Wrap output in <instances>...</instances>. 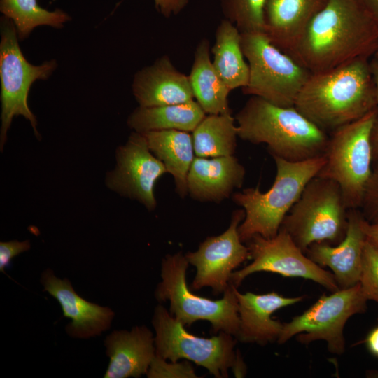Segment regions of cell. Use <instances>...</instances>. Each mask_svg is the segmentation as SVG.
<instances>
[{
    "instance_id": "cell-5",
    "label": "cell",
    "mask_w": 378,
    "mask_h": 378,
    "mask_svg": "<svg viewBox=\"0 0 378 378\" xmlns=\"http://www.w3.org/2000/svg\"><path fill=\"white\" fill-rule=\"evenodd\" d=\"M378 107L329 134L318 176L336 182L349 209H360L372 173L371 132Z\"/></svg>"
},
{
    "instance_id": "cell-30",
    "label": "cell",
    "mask_w": 378,
    "mask_h": 378,
    "mask_svg": "<svg viewBox=\"0 0 378 378\" xmlns=\"http://www.w3.org/2000/svg\"><path fill=\"white\" fill-rule=\"evenodd\" d=\"M146 375L149 378L199 377L187 361L167 363V360L156 355L151 362Z\"/></svg>"
},
{
    "instance_id": "cell-10",
    "label": "cell",
    "mask_w": 378,
    "mask_h": 378,
    "mask_svg": "<svg viewBox=\"0 0 378 378\" xmlns=\"http://www.w3.org/2000/svg\"><path fill=\"white\" fill-rule=\"evenodd\" d=\"M18 38L13 22L3 16L1 18L0 43L1 151L14 116L22 115L29 120L36 136L40 138L36 118L28 106V94L34 82L38 79L46 80L57 66L55 60L46 62L38 66L29 63L23 56Z\"/></svg>"
},
{
    "instance_id": "cell-4",
    "label": "cell",
    "mask_w": 378,
    "mask_h": 378,
    "mask_svg": "<svg viewBox=\"0 0 378 378\" xmlns=\"http://www.w3.org/2000/svg\"><path fill=\"white\" fill-rule=\"evenodd\" d=\"M272 158L276 174L267 192H261L259 187L247 188L232 195V200L245 213L238 227L239 237L244 243L255 234L266 238L276 236L285 216L325 162L324 155L300 162L275 155Z\"/></svg>"
},
{
    "instance_id": "cell-38",
    "label": "cell",
    "mask_w": 378,
    "mask_h": 378,
    "mask_svg": "<svg viewBox=\"0 0 378 378\" xmlns=\"http://www.w3.org/2000/svg\"><path fill=\"white\" fill-rule=\"evenodd\" d=\"M370 66L374 85L377 104L378 106V58L373 56L372 59H370Z\"/></svg>"
},
{
    "instance_id": "cell-1",
    "label": "cell",
    "mask_w": 378,
    "mask_h": 378,
    "mask_svg": "<svg viewBox=\"0 0 378 378\" xmlns=\"http://www.w3.org/2000/svg\"><path fill=\"white\" fill-rule=\"evenodd\" d=\"M378 50V27L357 0H327L308 25L292 57L312 73Z\"/></svg>"
},
{
    "instance_id": "cell-17",
    "label": "cell",
    "mask_w": 378,
    "mask_h": 378,
    "mask_svg": "<svg viewBox=\"0 0 378 378\" xmlns=\"http://www.w3.org/2000/svg\"><path fill=\"white\" fill-rule=\"evenodd\" d=\"M236 295L239 326L235 338L242 343L260 346L277 342L281 335L284 323L274 320L272 315L304 299V296L286 297L274 291L265 294L241 293L237 288Z\"/></svg>"
},
{
    "instance_id": "cell-8",
    "label": "cell",
    "mask_w": 378,
    "mask_h": 378,
    "mask_svg": "<svg viewBox=\"0 0 378 378\" xmlns=\"http://www.w3.org/2000/svg\"><path fill=\"white\" fill-rule=\"evenodd\" d=\"M348 211L339 185L316 176L307 184L281 227L305 253L314 243L339 244L346 235Z\"/></svg>"
},
{
    "instance_id": "cell-22",
    "label": "cell",
    "mask_w": 378,
    "mask_h": 378,
    "mask_svg": "<svg viewBox=\"0 0 378 378\" xmlns=\"http://www.w3.org/2000/svg\"><path fill=\"white\" fill-rule=\"evenodd\" d=\"M153 155L164 165L174 179L181 197L188 195L187 177L195 158L193 139L188 132L167 130L143 134Z\"/></svg>"
},
{
    "instance_id": "cell-31",
    "label": "cell",
    "mask_w": 378,
    "mask_h": 378,
    "mask_svg": "<svg viewBox=\"0 0 378 378\" xmlns=\"http://www.w3.org/2000/svg\"><path fill=\"white\" fill-rule=\"evenodd\" d=\"M370 223H378V162L375 163L359 209Z\"/></svg>"
},
{
    "instance_id": "cell-24",
    "label": "cell",
    "mask_w": 378,
    "mask_h": 378,
    "mask_svg": "<svg viewBox=\"0 0 378 378\" xmlns=\"http://www.w3.org/2000/svg\"><path fill=\"white\" fill-rule=\"evenodd\" d=\"M206 116L196 100L188 102L135 108L129 115L127 125L134 132L177 130L193 132Z\"/></svg>"
},
{
    "instance_id": "cell-28",
    "label": "cell",
    "mask_w": 378,
    "mask_h": 378,
    "mask_svg": "<svg viewBox=\"0 0 378 378\" xmlns=\"http://www.w3.org/2000/svg\"><path fill=\"white\" fill-rule=\"evenodd\" d=\"M267 0H220L225 19L241 33L264 31L265 8Z\"/></svg>"
},
{
    "instance_id": "cell-12",
    "label": "cell",
    "mask_w": 378,
    "mask_h": 378,
    "mask_svg": "<svg viewBox=\"0 0 378 378\" xmlns=\"http://www.w3.org/2000/svg\"><path fill=\"white\" fill-rule=\"evenodd\" d=\"M246 243L252 262L232 272L230 284L236 288L248 276L255 272H267L284 277L309 279L331 292L340 289L332 273L312 260L281 227L273 237L255 234Z\"/></svg>"
},
{
    "instance_id": "cell-29",
    "label": "cell",
    "mask_w": 378,
    "mask_h": 378,
    "mask_svg": "<svg viewBox=\"0 0 378 378\" xmlns=\"http://www.w3.org/2000/svg\"><path fill=\"white\" fill-rule=\"evenodd\" d=\"M359 283L367 300L378 304V248L368 240L363 248Z\"/></svg>"
},
{
    "instance_id": "cell-23",
    "label": "cell",
    "mask_w": 378,
    "mask_h": 378,
    "mask_svg": "<svg viewBox=\"0 0 378 378\" xmlns=\"http://www.w3.org/2000/svg\"><path fill=\"white\" fill-rule=\"evenodd\" d=\"M188 77L194 98L206 114L232 113L228 100L230 90L211 62L210 44L206 38L196 46Z\"/></svg>"
},
{
    "instance_id": "cell-3",
    "label": "cell",
    "mask_w": 378,
    "mask_h": 378,
    "mask_svg": "<svg viewBox=\"0 0 378 378\" xmlns=\"http://www.w3.org/2000/svg\"><path fill=\"white\" fill-rule=\"evenodd\" d=\"M238 136L265 144L271 155L293 162L323 155L329 134L295 106L273 104L251 96L235 115Z\"/></svg>"
},
{
    "instance_id": "cell-27",
    "label": "cell",
    "mask_w": 378,
    "mask_h": 378,
    "mask_svg": "<svg viewBox=\"0 0 378 378\" xmlns=\"http://www.w3.org/2000/svg\"><path fill=\"white\" fill-rule=\"evenodd\" d=\"M0 11L13 22L21 40L29 36L36 27L61 28L71 20L61 9L50 11L41 7L37 0H0Z\"/></svg>"
},
{
    "instance_id": "cell-7",
    "label": "cell",
    "mask_w": 378,
    "mask_h": 378,
    "mask_svg": "<svg viewBox=\"0 0 378 378\" xmlns=\"http://www.w3.org/2000/svg\"><path fill=\"white\" fill-rule=\"evenodd\" d=\"M152 324L156 356L172 362L192 361L216 378L228 377L230 369L237 377L244 375L245 365L234 350L237 340L233 335L225 332L211 338L192 335L161 304L155 308Z\"/></svg>"
},
{
    "instance_id": "cell-21",
    "label": "cell",
    "mask_w": 378,
    "mask_h": 378,
    "mask_svg": "<svg viewBox=\"0 0 378 378\" xmlns=\"http://www.w3.org/2000/svg\"><path fill=\"white\" fill-rule=\"evenodd\" d=\"M327 0H267L264 32L276 48L293 56L308 25Z\"/></svg>"
},
{
    "instance_id": "cell-39",
    "label": "cell",
    "mask_w": 378,
    "mask_h": 378,
    "mask_svg": "<svg viewBox=\"0 0 378 378\" xmlns=\"http://www.w3.org/2000/svg\"><path fill=\"white\" fill-rule=\"evenodd\" d=\"M374 56L376 57L377 58H378V50L377 51V52L374 54Z\"/></svg>"
},
{
    "instance_id": "cell-18",
    "label": "cell",
    "mask_w": 378,
    "mask_h": 378,
    "mask_svg": "<svg viewBox=\"0 0 378 378\" xmlns=\"http://www.w3.org/2000/svg\"><path fill=\"white\" fill-rule=\"evenodd\" d=\"M133 95L140 106L181 104L194 100L188 76L175 68L164 55L134 75Z\"/></svg>"
},
{
    "instance_id": "cell-36",
    "label": "cell",
    "mask_w": 378,
    "mask_h": 378,
    "mask_svg": "<svg viewBox=\"0 0 378 378\" xmlns=\"http://www.w3.org/2000/svg\"><path fill=\"white\" fill-rule=\"evenodd\" d=\"M365 343L368 351L378 358V326L375 327L368 334Z\"/></svg>"
},
{
    "instance_id": "cell-2",
    "label": "cell",
    "mask_w": 378,
    "mask_h": 378,
    "mask_svg": "<svg viewBox=\"0 0 378 378\" xmlns=\"http://www.w3.org/2000/svg\"><path fill=\"white\" fill-rule=\"evenodd\" d=\"M294 106L327 132L360 118L378 107L370 59L312 73Z\"/></svg>"
},
{
    "instance_id": "cell-9",
    "label": "cell",
    "mask_w": 378,
    "mask_h": 378,
    "mask_svg": "<svg viewBox=\"0 0 378 378\" xmlns=\"http://www.w3.org/2000/svg\"><path fill=\"white\" fill-rule=\"evenodd\" d=\"M241 34L249 66L248 82L243 93L277 106H294L312 72L273 45L264 31Z\"/></svg>"
},
{
    "instance_id": "cell-32",
    "label": "cell",
    "mask_w": 378,
    "mask_h": 378,
    "mask_svg": "<svg viewBox=\"0 0 378 378\" xmlns=\"http://www.w3.org/2000/svg\"><path fill=\"white\" fill-rule=\"evenodd\" d=\"M31 248L29 240L20 241L11 240L0 242V271L4 272V269L9 265L11 260L18 255L27 251Z\"/></svg>"
},
{
    "instance_id": "cell-34",
    "label": "cell",
    "mask_w": 378,
    "mask_h": 378,
    "mask_svg": "<svg viewBox=\"0 0 378 378\" xmlns=\"http://www.w3.org/2000/svg\"><path fill=\"white\" fill-rule=\"evenodd\" d=\"M363 229L367 240L378 248V223H370L364 218Z\"/></svg>"
},
{
    "instance_id": "cell-35",
    "label": "cell",
    "mask_w": 378,
    "mask_h": 378,
    "mask_svg": "<svg viewBox=\"0 0 378 378\" xmlns=\"http://www.w3.org/2000/svg\"><path fill=\"white\" fill-rule=\"evenodd\" d=\"M378 27V0H357Z\"/></svg>"
},
{
    "instance_id": "cell-37",
    "label": "cell",
    "mask_w": 378,
    "mask_h": 378,
    "mask_svg": "<svg viewBox=\"0 0 378 378\" xmlns=\"http://www.w3.org/2000/svg\"><path fill=\"white\" fill-rule=\"evenodd\" d=\"M371 144L373 161L378 162V115H377L371 132Z\"/></svg>"
},
{
    "instance_id": "cell-6",
    "label": "cell",
    "mask_w": 378,
    "mask_h": 378,
    "mask_svg": "<svg viewBox=\"0 0 378 378\" xmlns=\"http://www.w3.org/2000/svg\"><path fill=\"white\" fill-rule=\"evenodd\" d=\"M189 262L181 252L168 254L162 260V281L155 297L169 302V313L184 326L207 321L214 332H225L236 337L239 326L236 288L230 284L220 300H213L192 293L186 283Z\"/></svg>"
},
{
    "instance_id": "cell-13",
    "label": "cell",
    "mask_w": 378,
    "mask_h": 378,
    "mask_svg": "<svg viewBox=\"0 0 378 378\" xmlns=\"http://www.w3.org/2000/svg\"><path fill=\"white\" fill-rule=\"evenodd\" d=\"M115 158V167L105 178L107 188L153 211L157 206L155 183L167 171L150 151L144 134L132 132L116 148Z\"/></svg>"
},
{
    "instance_id": "cell-26",
    "label": "cell",
    "mask_w": 378,
    "mask_h": 378,
    "mask_svg": "<svg viewBox=\"0 0 378 378\" xmlns=\"http://www.w3.org/2000/svg\"><path fill=\"white\" fill-rule=\"evenodd\" d=\"M231 113L206 115L192 132L195 156L215 158L234 155L238 136Z\"/></svg>"
},
{
    "instance_id": "cell-33",
    "label": "cell",
    "mask_w": 378,
    "mask_h": 378,
    "mask_svg": "<svg viewBox=\"0 0 378 378\" xmlns=\"http://www.w3.org/2000/svg\"><path fill=\"white\" fill-rule=\"evenodd\" d=\"M158 11L165 18L178 15L189 4V0H153Z\"/></svg>"
},
{
    "instance_id": "cell-16",
    "label": "cell",
    "mask_w": 378,
    "mask_h": 378,
    "mask_svg": "<svg viewBox=\"0 0 378 378\" xmlns=\"http://www.w3.org/2000/svg\"><path fill=\"white\" fill-rule=\"evenodd\" d=\"M41 283L43 291L58 301L64 316L71 320L65 328L70 337L88 339L99 336L111 328L114 312L81 298L68 279L58 278L52 270L46 269L41 274Z\"/></svg>"
},
{
    "instance_id": "cell-19",
    "label": "cell",
    "mask_w": 378,
    "mask_h": 378,
    "mask_svg": "<svg viewBox=\"0 0 378 378\" xmlns=\"http://www.w3.org/2000/svg\"><path fill=\"white\" fill-rule=\"evenodd\" d=\"M244 166L232 155L195 156L187 177L188 195L200 202H220L241 188Z\"/></svg>"
},
{
    "instance_id": "cell-14",
    "label": "cell",
    "mask_w": 378,
    "mask_h": 378,
    "mask_svg": "<svg viewBox=\"0 0 378 378\" xmlns=\"http://www.w3.org/2000/svg\"><path fill=\"white\" fill-rule=\"evenodd\" d=\"M244 216V209L235 210L224 232L208 237L197 250L185 254L189 264L197 270L190 286L191 290L210 287L215 295H219L229 288L232 272L250 258L248 248L244 245L238 232Z\"/></svg>"
},
{
    "instance_id": "cell-11",
    "label": "cell",
    "mask_w": 378,
    "mask_h": 378,
    "mask_svg": "<svg viewBox=\"0 0 378 378\" xmlns=\"http://www.w3.org/2000/svg\"><path fill=\"white\" fill-rule=\"evenodd\" d=\"M367 302L360 283L324 294L302 314L284 323L277 342L284 344L294 336L304 344L324 340L331 354L341 355L345 351L344 326L352 316L366 312Z\"/></svg>"
},
{
    "instance_id": "cell-15",
    "label": "cell",
    "mask_w": 378,
    "mask_h": 378,
    "mask_svg": "<svg viewBox=\"0 0 378 378\" xmlns=\"http://www.w3.org/2000/svg\"><path fill=\"white\" fill-rule=\"evenodd\" d=\"M363 218L359 209H349L346 235L339 244L314 243L305 252L315 263L331 270L340 289L352 287L360 281L367 240Z\"/></svg>"
},
{
    "instance_id": "cell-20",
    "label": "cell",
    "mask_w": 378,
    "mask_h": 378,
    "mask_svg": "<svg viewBox=\"0 0 378 378\" xmlns=\"http://www.w3.org/2000/svg\"><path fill=\"white\" fill-rule=\"evenodd\" d=\"M110 359L104 378L140 377L155 356V336L146 326L115 330L104 340Z\"/></svg>"
},
{
    "instance_id": "cell-25",
    "label": "cell",
    "mask_w": 378,
    "mask_h": 378,
    "mask_svg": "<svg viewBox=\"0 0 378 378\" xmlns=\"http://www.w3.org/2000/svg\"><path fill=\"white\" fill-rule=\"evenodd\" d=\"M211 52L213 65L230 91L247 85L249 66L242 50L241 34L230 21L224 18L220 22Z\"/></svg>"
}]
</instances>
